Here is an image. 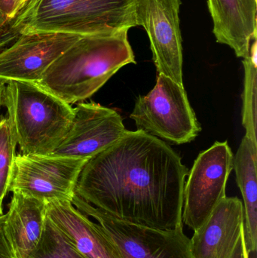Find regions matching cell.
<instances>
[{"mask_svg": "<svg viewBox=\"0 0 257 258\" xmlns=\"http://www.w3.org/2000/svg\"><path fill=\"white\" fill-rule=\"evenodd\" d=\"M181 156L162 140L142 131L89 159L75 195L116 219L158 230L183 228L185 179Z\"/></svg>", "mask_w": 257, "mask_h": 258, "instance_id": "6da1fadb", "label": "cell"}, {"mask_svg": "<svg viewBox=\"0 0 257 258\" xmlns=\"http://www.w3.org/2000/svg\"><path fill=\"white\" fill-rule=\"evenodd\" d=\"M128 30L81 36L48 68L38 85L69 104L91 98L121 68L136 63Z\"/></svg>", "mask_w": 257, "mask_h": 258, "instance_id": "7a4b0ae2", "label": "cell"}, {"mask_svg": "<svg viewBox=\"0 0 257 258\" xmlns=\"http://www.w3.org/2000/svg\"><path fill=\"white\" fill-rule=\"evenodd\" d=\"M136 0H30L11 22L18 33L78 36L137 27Z\"/></svg>", "mask_w": 257, "mask_h": 258, "instance_id": "3957f363", "label": "cell"}, {"mask_svg": "<svg viewBox=\"0 0 257 258\" xmlns=\"http://www.w3.org/2000/svg\"><path fill=\"white\" fill-rule=\"evenodd\" d=\"M4 105L21 154L50 155L70 128L73 107L37 83L6 85Z\"/></svg>", "mask_w": 257, "mask_h": 258, "instance_id": "277c9868", "label": "cell"}, {"mask_svg": "<svg viewBox=\"0 0 257 258\" xmlns=\"http://www.w3.org/2000/svg\"><path fill=\"white\" fill-rule=\"evenodd\" d=\"M130 118L137 130L177 145L191 142L201 132L184 85L162 74L147 95L137 98Z\"/></svg>", "mask_w": 257, "mask_h": 258, "instance_id": "5b68a950", "label": "cell"}, {"mask_svg": "<svg viewBox=\"0 0 257 258\" xmlns=\"http://www.w3.org/2000/svg\"><path fill=\"white\" fill-rule=\"evenodd\" d=\"M72 205L96 220L121 258H192L183 228L165 230L116 219L74 196Z\"/></svg>", "mask_w": 257, "mask_h": 258, "instance_id": "8992f818", "label": "cell"}, {"mask_svg": "<svg viewBox=\"0 0 257 258\" xmlns=\"http://www.w3.org/2000/svg\"><path fill=\"white\" fill-rule=\"evenodd\" d=\"M234 155L227 141L214 143L199 153L185 182L183 224L196 231L226 197V187L233 170Z\"/></svg>", "mask_w": 257, "mask_h": 258, "instance_id": "52a82bcc", "label": "cell"}, {"mask_svg": "<svg viewBox=\"0 0 257 258\" xmlns=\"http://www.w3.org/2000/svg\"><path fill=\"white\" fill-rule=\"evenodd\" d=\"M87 162L53 155L17 154L9 191L45 203H72L78 176Z\"/></svg>", "mask_w": 257, "mask_h": 258, "instance_id": "ba28073f", "label": "cell"}, {"mask_svg": "<svg viewBox=\"0 0 257 258\" xmlns=\"http://www.w3.org/2000/svg\"><path fill=\"white\" fill-rule=\"evenodd\" d=\"M181 5V0H136L134 12L136 26L149 36L158 74L184 85Z\"/></svg>", "mask_w": 257, "mask_h": 258, "instance_id": "9c48e42d", "label": "cell"}, {"mask_svg": "<svg viewBox=\"0 0 257 258\" xmlns=\"http://www.w3.org/2000/svg\"><path fill=\"white\" fill-rule=\"evenodd\" d=\"M81 36L50 32L19 33L0 51V82L38 84L48 68Z\"/></svg>", "mask_w": 257, "mask_h": 258, "instance_id": "30bf717a", "label": "cell"}, {"mask_svg": "<svg viewBox=\"0 0 257 258\" xmlns=\"http://www.w3.org/2000/svg\"><path fill=\"white\" fill-rule=\"evenodd\" d=\"M123 119L113 109L95 102L79 103L66 137L51 154L89 161L126 133Z\"/></svg>", "mask_w": 257, "mask_h": 258, "instance_id": "8fae6325", "label": "cell"}, {"mask_svg": "<svg viewBox=\"0 0 257 258\" xmlns=\"http://www.w3.org/2000/svg\"><path fill=\"white\" fill-rule=\"evenodd\" d=\"M244 232L243 203L225 197L190 239L192 258H230Z\"/></svg>", "mask_w": 257, "mask_h": 258, "instance_id": "7c38bea8", "label": "cell"}, {"mask_svg": "<svg viewBox=\"0 0 257 258\" xmlns=\"http://www.w3.org/2000/svg\"><path fill=\"white\" fill-rule=\"evenodd\" d=\"M46 216L85 258H121L117 250L98 223L76 209L69 201L45 203Z\"/></svg>", "mask_w": 257, "mask_h": 258, "instance_id": "4fadbf2b", "label": "cell"}, {"mask_svg": "<svg viewBox=\"0 0 257 258\" xmlns=\"http://www.w3.org/2000/svg\"><path fill=\"white\" fill-rule=\"evenodd\" d=\"M208 6L217 42L246 58L256 39V0H208Z\"/></svg>", "mask_w": 257, "mask_h": 258, "instance_id": "5bb4252c", "label": "cell"}, {"mask_svg": "<svg viewBox=\"0 0 257 258\" xmlns=\"http://www.w3.org/2000/svg\"><path fill=\"white\" fill-rule=\"evenodd\" d=\"M6 215L5 233L15 257H28L43 232L45 203L14 192Z\"/></svg>", "mask_w": 257, "mask_h": 258, "instance_id": "9a60e30c", "label": "cell"}, {"mask_svg": "<svg viewBox=\"0 0 257 258\" xmlns=\"http://www.w3.org/2000/svg\"><path fill=\"white\" fill-rule=\"evenodd\" d=\"M257 143L244 136L234 156L233 169L242 194L244 236L249 254L257 247Z\"/></svg>", "mask_w": 257, "mask_h": 258, "instance_id": "2e32d148", "label": "cell"}, {"mask_svg": "<svg viewBox=\"0 0 257 258\" xmlns=\"http://www.w3.org/2000/svg\"><path fill=\"white\" fill-rule=\"evenodd\" d=\"M256 39L250 45L249 55L243 60L244 68V92L242 95V125L246 136L253 142L256 139L257 63Z\"/></svg>", "mask_w": 257, "mask_h": 258, "instance_id": "e0dca14e", "label": "cell"}, {"mask_svg": "<svg viewBox=\"0 0 257 258\" xmlns=\"http://www.w3.org/2000/svg\"><path fill=\"white\" fill-rule=\"evenodd\" d=\"M27 258H85L46 216L39 243Z\"/></svg>", "mask_w": 257, "mask_h": 258, "instance_id": "ac0fdd59", "label": "cell"}, {"mask_svg": "<svg viewBox=\"0 0 257 258\" xmlns=\"http://www.w3.org/2000/svg\"><path fill=\"white\" fill-rule=\"evenodd\" d=\"M16 139L7 117L0 119V211L10 189L16 157Z\"/></svg>", "mask_w": 257, "mask_h": 258, "instance_id": "d6986e66", "label": "cell"}, {"mask_svg": "<svg viewBox=\"0 0 257 258\" xmlns=\"http://www.w3.org/2000/svg\"><path fill=\"white\" fill-rule=\"evenodd\" d=\"M18 0H0V14L10 24L18 13Z\"/></svg>", "mask_w": 257, "mask_h": 258, "instance_id": "ffe728a7", "label": "cell"}, {"mask_svg": "<svg viewBox=\"0 0 257 258\" xmlns=\"http://www.w3.org/2000/svg\"><path fill=\"white\" fill-rule=\"evenodd\" d=\"M6 215H0V258H15L5 233Z\"/></svg>", "mask_w": 257, "mask_h": 258, "instance_id": "44dd1931", "label": "cell"}, {"mask_svg": "<svg viewBox=\"0 0 257 258\" xmlns=\"http://www.w3.org/2000/svg\"><path fill=\"white\" fill-rule=\"evenodd\" d=\"M18 35V33L14 31L11 28V25L3 29H0V51H3L6 47L12 43Z\"/></svg>", "mask_w": 257, "mask_h": 258, "instance_id": "7402d4cb", "label": "cell"}, {"mask_svg": "<svg viewBox=\"0 0 257 258\" xmlns=\"http://www.w3.org/2000/svg\"><path fill=\"white\" fill-rule=\"evenodd\" d=\"M230 258H249V253L247 249V245H246L245 236L244 232L241 234L236 247L232 253Z\"/></svg>", "mask_w": 257, "mask_h": 258, "instance_id": "603a6c76", "label": "cell"}, {"mask_svg": "<svg viewBox=\"0 0 257 258\" xmlns=\"http://www.w3.org/2000/svg\"><path fill=\"white\" fill-rule=\"evenodd\" d=\"M6 85L5 83L0 82V110L2 107L4 105L5 90H6Z\"/></svg>", "mask_w": 257, "mask_h": 258, "instance_id": "cb8c5ba5", "label": "cell"}, {"mask_svg": "<svg viewBox=\"0 0 257 258\" xmlns=\"http://www.w3.org/2000/svg\"><path fill=\"white\" fill-rule=\"evenodd\" d=\"M10 24L8 23L7 21H6V19L2 16L1 14H0V29H3L5 28V27H9V26L10 25Z\"/></svg>", "mask_w": 257, "mask_h": 258, "instance_id": "d4e9b609", "label": "cell"}, {"mask_svg": "<svg viewBox=\"0 0 257 258\" xmlns=\"http://www.w3.org/2000/svg\"><path fill=\"white\" fill-rule=\"evenodd\" d=\"M30 0H18V12L23 9V8L25 6V5L27 4V3H29Z\"/></svg>", "mask_w": 257, "mask_h": 258, "instance_id": "484cf974", "label": "cell"}, {"mask_svg": "<svg viewBox=\"0 0 257 258\" xmlns=\"http://www.w3.org/2000/svg\"><path fill=\"white\" fill-rule=\"evenodd\" d=\"M3 212H1V211H0V215H3Z\"/></svg>", "mask_w": 257, "mask_h": 258, "instance_id": "4316f807", "label": "cell"}]
</instances>
